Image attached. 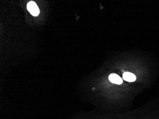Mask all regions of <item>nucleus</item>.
Returning a JSON list of instances; mask_svg holds the SVG:
<instances>
[{"mask_svg": "<svg viewBox=\"0 0 159 119\" xmlns=\"http://www.w3.org/2000/svg\"><path fill=\"white\" fill-rule=\"evenodd\" d=\"M27 8L32 16H37L40 13V10L34 2L31 1L29 2L27 6Z\"/></svg>", "mask_w": 159, "mask_h": 119, "instance_id": "obj_1", "label": "nucleus"}, {"mask_svg": "<svg viewBox=\"0 0 159 119\" xmlns=\"http://www.w3.org/2000/svg\"><path fill=\"white\" fill-rule=\"evenodd\" d=\"M110 81L112 83L117 85H121L122 83V80L121 78L118 76L117 74L112 73L109 76Z\"/></svg>", "mask_w": 159, "mask_h": 119, "instance_id": "obj_2", "label": "nucleus"}, {"mask_svg": "<svg viewBox=\"0 0 159 119\" xmlns=\"http://www.w3.org/2000/svg\"><path fill=\"white\" fill-rule=\"evenodd\" d=\"M123 78L126 81L133 82L136 79L134 74L129 72H125L123 74Z\"/></svg>", "mask_w": 159, "mask_h": 119, "instance_id": "obj_3", "label": "nucleus"}]
</instances>
